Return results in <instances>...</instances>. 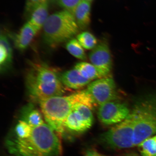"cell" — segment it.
Masks as SVG:
<instances>
[{"instance_id": "3", "label": "cell", "mask_w": 156, "mask_h": 156, "mask_svg": "<svg viewBox=\"0 0 156 156\" xmlns=\"http://www.w3.org/2000/svg\"><path fill=\"white\" fill-rule=\"evenodd\" d=\"M130 114L134 120V147L156 133V93L142 99Z\"/></svg>"}, {"instance_id": "9", "label": "cell", "mask_w": 156, "mask_h": 156, "mask_svg": "<svg viewBox=\"0 0 156 156\" xmlns=\"http://www.w3.org/2000/svg\"><path fill=\"white\" fill-rule=\"evenodd\" d=\"M130 114L126 105L114 101L99 106L97 113L99 121L107 126L118 124L122 122Z\"/></svg>"}, {"instance_id": "4", "label": "cell", "mask_w": 156, "mask_h": 156, "mask_svg": "<svg viewBox=\"0 0 156 156\" xmlns=\"http://www.w3.org/2000/svg\"><path fill=\"white\" fill-rule=\"evenodd\" d=\"M42 28L44 42L52 48L71 40L79 29L74 15L66 10L48 16Z\"/></svg>"}, {"instance_id": "13", "label": "cell", "mask_w": 156, "mask_h": 156, "mask_svg": "<svg viewBox=\"0 0 156 156\" xmlns=\"http://www.w3.org/2000/svg\"><path fill=\"white\" fill-rule=\"evenodd\" d=\"M91 3L81 0L74 12V16L79 29L84 30L91 23Z\"/></svg>"}, {"instance_id": "15", "label": "cell", "mask_w": 156, "mask_h": 156, "mask_svg": "<svg viewBox=\"0 0 156 156\" xmlns=\"http://www.w3.org/2000/svg\"><path fill=\"white\" fill-rule=\"evenodd\" d=\"M74 68L76 69L83 77L91 81L102 78L96 68L92 64L86 62H80L76 64Z\"/></svg>"}, {"instance_id": "25", "label": "cell", "mask_w": 156, "mask_h": 156, "mask_svg": "<svg viewBox=\"0 0 156 156\" xmlns=\"http://www.w3.org/2000/svg\"><path fill=\"white\" fill-rule=\"evenodd\" d=\"M48 1V0H41L40 1V3H42L44 2H47Z\"/></svg>"}, {"instance_id": "1", "label": "cell", "mask_w": 156, "mask_h": 156, "mask_svg": "<svg viewBox=\"0 0 156 156\" xmlns=\"http://www.w3.org/2000/svg\"><path fill=\"white\" fill-rule=\"evenodd\" d=\"M5 145L9 153L15 156H58L61 152L55 131L44 123L33 128L29 137L9 138Z\"/></svg>"}, {"instance_id": "20", "label": "cell", "mask_w": 156, "mask_h": 156, "mask_svg": "<svg viewBox=\"0 0 156 156\" xmlns=\"http://www.w3.org/2000/svg\"><path fill=\"white\" fill-rule=\"evenodd\" d=\"M77 40L82 46L86 49H93L97 45V39L91 33L87 31L78 34Z\"/></svg>"}, {"instance_id": "14", "label": "cell", "mask_w": 156, "mask_h": 156, "mask_svg": "<svg viewBox=\"0 0 156 156\" xmlns=\"http://www.w3.org/2000/svg\"><path fill=\"white\" fill-rule=\"evenodd\" d=\"M48 1L41 3L30 13L28 22L39 31L43 28L48 16Z\"/></svg>"}, {"instance_id": "12", "label": "cell", "mask_w": 156, "mask_h": 156, "mask_svg": "<svg viewBox=\"0 0 156 156\" xmlns=\"http://www.w3.org/2000/svg\"><path fill=\"white\" fill-rule=\"evenodd\" d=\"M60 79L63 85L73 89H81L91 81L83 77L75 68L62 74Z\"/></svg>"}, {"instance_id": "23", "label": "cell", "mask_w": 156, "mask_h": 156, "mask_svg": "<svg viewBox=\"0 0 156 156\" xmlns=\"http://www.w3.org/2000/svg\"><path fill=\"white\" fill-rule=\"evenodd\" d=\"M41 0H26L25 5V11L26 12L30 13L37 6L40 4Z\"/></svg>"}, {"instance_id": "10", "label": "cell", "mask_w": 156, "mask_h": 156, "mask_svg": "<svg viewBox=\"0 0 156 156\" xmlns=\"http://www.w3.org/2000/svg\"><path fill=\"white\" fill-rule=\"evenodd\" d=\"M89 58L101 78L108 77L112 69V58L110 48L106 42L98 44L90 53Z\"/></svg>"}, {"instance_id": "8", "label": "cell", "mask_w": 156, "mask_h": 156, "mask_svg": "<svg viewBox=\"0 0 156 156\" xmlns=\"http://www.w3.org/2000/svg\"><path fill=\"white\" fill-rule=\"evenodd\" d=\"M87 90L97 106L115 101L117 98L115 83L110 77L93 81L88 85Z\"/></svg>"}, {"instance_id": "5", "label": "cell", "mask_w": 156, "mask_h": 156, "mask_svg": "<svg viewBox=\"0 0 156 156\" xmlns=\"http://www.w3.org/2000/svg\"><path fill=\"white\" fill-rule=\"evenodd\" d=\"M80 91L67 96L50 98L40 102L45 120L55 131L63 133L64 122L72 108L77 103H81Z\"/></svg>"}, {"instance_id": "17", "label": "cell", "mask_w": 156, "mask_h": 156, "mask_svg": "<svg viewBox=\"0 0 156 156\" xmlns=\"http://www.w3.org/2000/svg\"><path fill=\"white\" fill-rule=\"evenodd\" d=\"M66 46L68 51L74 57L81 60L87 59L85 51L77 39H71L67 42Z\"/></svg>"}, {"instance_id": "19", "label": "cell", "mask_w": 156, "mask_h": 156, "mask_svg": "<svg viewBox=\"0 0 156 156\" xmlns=\"http://www.w3.org/2000/svg\"><path fill=\"white\" fill-rule=\"evenodd\" d=\"M138 146L142 156H156V136L146 140Z\"/></svg>"}, {"instance_id": "21", "label": "cell", "mask_w": 156, "mask_h": 156, "mask_svg": "<svg viewBox=\"0 0 156 156\" xmlns=\"http://www.w3.org/2000/svg\"><path fill=\"white\" fill-rule=\"evenodd\" d=\"M33 128L24 120H20L15 127L17 138L25 139L29 137L32 133Z\"/></svg>"}, {"instance_id": "18", "label": "cell", "mask_w": 156, "mask_h": 156, "mask_svg": "<svg viewBox=\"0 0 156 156\" xmlns=\"http://www.w3.org/2000/svg\"><path fill=\"white\" fill-rule=\"evenodd\" d=\"M24 116L26 122L32 128L36 127L44 124L42 114L40 111L36 109H28Z\"/></svg>"}, {"instance_id": "26", "label": "cell", "mask_w": 156, "mask_h": 156, "mask_svg": "<svg viewBox=\"0 0 156 156\" xmlns=\"http://www.w3.org/2000/svg\"><path fill=\"white\" fill-rule=\"evenodd\" d=\"M83 1H86L87 2H90L91 3V2H92L93 1V0H83Z\"/></svg>"}, {"instance_id": "24", "label": "cell", "mask_w": 156, "mask_h": 156, "mask_svg": "<svg viewBox=\"0 0 156 156\" xmlns=\"http://www.w3.org/2000/svg\"><path fill=\"white\" fill-rule=\"evenodd\" d=\"M85 156H103L98 152L93 150H89L87 151Z\"/></svg>"}, {"instance_id": "2", "label": "cell", "mask_w": 156, "mask_h": 156, "mask_svg": "<svg viewBox=\"0 0 156 156\" xmlns=\"http://www.w3.org/2000/svg\"><path fill=\"white\" fill-rule=\"evenodd\" d=\"M30 64L26 82L32 98L40 102L51 97L62 96L65 89L56 72L45 64Z\"/></svg>"}, {"instance_id": "6", "label": "cell", "mask_w": 156, "mask_h": 156, "mask_svg": "<svg viewBox=\"0 0 156 156\" xmlns=\"http://www.w3.org/2000/svg\"><path fill=\"white\" fill-rule=\"evenodd\" d=\"M134 125L133 118L130 113L125 120L101 134L100 141L104 145L114 149L133 147Z\"/></svg>"}, {"instance_id": "22", "label": "cell", "mask_w": 156, "mask_h": 156, "mask_svg": "<svg viewBox=\"0 0 156 156\" xmlns=\"http://www.w3.org/2000/svg\"><path fill=\"white\" fill-rule=\"evenodd\" d=\"M74 15L76 8L81 0H51Z\"/></svg>"}, {"instance_id": "16", "label": "cell", "mask_w": 156, "mask_h": 156, "mask_svg": "<svg viewBox=\"0 0 156 156\" xmlns=\"http://www.w3.org/2000/svg\"><path fill=\"white\" fill-rule=\"evenodd\" d=\"M0 64L1 66L11 62L12 50L9 40L4 35L0 37Z\"/></svg>"}, {"instance_id": "27", "label": "cell", "mask_w": 156, "mask_h": 156, "mask_svg": "<svg viewBox=\"0 0 156 156\" xmlns=\"http://www.w3.org/2000/svg\"><path fill=\"white\" fill-rule=\"evenodd\" d=\"M138 156L136 155H132V156Z\"/></svg>"}, {"instance_id": "28", "label": "cell", "mask_w": 156, "mask_h": 156, "mask_svg": "<svg viewBox=\"0 0 156 156\" xmlns=\"http://www.w3.org/2000/svg\"></svg>"}, {"instance_id": "11", "label": "cell", "mask_w": 156, "mask_h": 156, "mask_svg": "<svg viewBox=\"0 0 156 156\" xmlns=\"http://www.w3.org/2000/svg\"><path fill=\"white\" fill-rule=\"evenodd\" d=\"M38 32L28 22L25 23L13 37L15 47L21 51L26 50Z\"/></svg>"}, {"instance_id": "7", "label": "cell", "mask_w": 156, "mask_h": 156, "mask_svg": "<svg viewBox=\"0 0 156 156\" xmlns=\"http://www.w3.org/2000/svg\"><path fill=\"white\" fill-rule=\"evenodd\" d=\"M91 110L84 105L76 103L64 122L65 128L78 133L86 131L91 127L93 122Z\"/></svg>"}]
</instances>
